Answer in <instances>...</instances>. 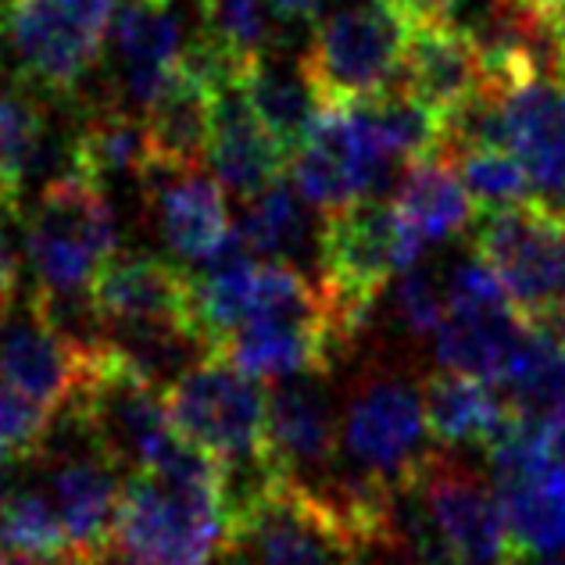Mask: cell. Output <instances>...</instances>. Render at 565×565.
I'll return each mask as SVG.
<instances>
[{
  "mask_svg": "<svg viewBox=\"0 0 565 565\" xmlns=\"http://www.w3.org/2000/svg\"><path fill=\"white\" fill-rule=\"evenodd\" d=\"M86 362H90V354L76 351L65 337H57L29 305L22 316L11 311L0 322V376L33 405H40L51 419L65 415L72 401L79 397Z\"/></svg>",
  "mask_w": 565,
  "mask_h": 565,
  "instance_id": "16",
  "label": "cell"
},
{
  "mask_svg": "<svg viewBox=\"0 0 565 565\" xmlns=\"http://www.w3.org/2000/svg\"><path fill=\"white\" fill-rule=\"evenodd\" d=\"M440 537L462 565H523L512 552L494 487L458 458L437 451L419 480Z\"/></svg>",
  "mask_w": 565,
  "mask_h": 565,
  "instance_id": "12",
  "label": "cell"
},
{
  "mask_svg": "<svg viewBox=\"0 0 565 565\" xmlns=\"http://www.w3.org/2000/svg\"><path fill=\"white\" fill-rule=\"evenodd\" d=\"M301 201V193L279 180L258 201L244 204V218L236 222V233L244 236L258 262H279L294 265V269H301L305 262L319 265V230H311Z\"/></svg>",
  "mask_w": 565,
  "mask_h": 565,
  "instance_id": "28",
  "label": "cell"
},
{
  "mask_svg": "<svg viewBox=\"0 0 565 565\" xmlns=\"http://www.w3.org/2000/svg\"><path fill=\"white\" fill-rule=\"evenodd\" d=\"M537 565H565V555H547V558H537Z\"/></svg>",
  "mask_w": 565,
  "mask_h": 565,
  "instance_id": "42",
  "label": "cell"
},
{
  "mask_svg": "<svg viewBox=\"0 0 565 565\" xmlns=\"http://www.w3.org/2000/svg\"><path fill=\"white\" fill-rule=\"evenodd\" d=\"M175 429L212 455L222 469L269 462L265 451V391L222 354H207L166 394Z\"/></svg>",
  "mask_w": 565,
  "mask_h": 565,
  "instance_id": "8",
  "label": "cell"
},
{
  "mask_svg": "<svg viewBox=\"0 0 565 565\" xmlns=\"http://www.w3.org/2000/svg\"><path fill=\"white\" fill-rule=\"evenodd\" d=\"M369 558H373V565H426L408 544H401V541H391V544L376 547V552L369 555Z\"/></svg>",
  "mask_w": 565,
  "mask_h": 565,
  "instance_id": "37",
  "label": "cell"
},
{
  "mask_svg": "<svg viewBox=\"0 0 565 565\" xmlns=\"http://www.w3.org/2000/svg\"><path fill=\"white\" fill-rule=\"evenodd\" d=\"M108 555V552H104ZM100 555H83V552H65V555H4L0 565H97Z\"/></svg>",
  "mask_w": 565,
  "mask_h": 565,
  "instance_id": "35",
  "label": "cell"
},
{
  "mask_svg": "<svg viewBox=\"0 0 565 565\" xmlns=\"http://www.w3.org/2000/svg\"><path fill=\"white\" fill-rule=\"evenodd\" d=\"M180 22L169 8L129 0L115 14V51H118V97L126 108L147 111L169 90L183 54Z\"/></svg>",
  "mask_w": 565,
  "mask_h": 565,
  "instance_id": "18",
  "label": "cell"
},
{
  "mask_svg": "<svg viewBox=\"0 0 565 565\" xmlns=\"http://www.w3.org/2000/svg\"><path fill=\"white\" fill-rule=\"evenodd\" d=\"M14 297H19V258L11 255L4 233H0V322L14 311Z\"/></svg>",
  "mask_w": 565,
  "mask_h": 565,
  "instance_id": "34",
  "label": "cell"
},
{
  "mask_svg": "<svg viewBox=\"0 0 565 565\" xmlns=\"http://www.w3.org/2000/svg\"><path fill=\"white\" fill-rule=\"evenodd\" d=\"M151 161L175 172H198L207 166L215 129V86L175 65L169 90L143 111Z\"/></svg>",
  "mask_w": 565,
  "mask_h": 565,
  "instance_id": "22",
  "label": "cell"
},
{
  "mask_svg": "<svg viewBox=\"0 0 565 565\" xmlns=\"http://www.w3.org/2000/svg\"><path fill=\"white\" fill-rule=\"evenodd\" d=\"M547 429H552V444H555V451L565 458V405L555 412V419L547 423Z\"/></svg>",
  "mask_w": 565,
  "mask_h": 565,
  "instance_id": "38",
  "label": "cell"
},
{
  "mask_svg": "<svg viewBox=\"0 0 565 565\" xmlns=\"http://www.w3.org/2000/svg\"><path fill=\"white\" fill-rule=\"evenodd\" d=\"M241 86L255 108L258 122L269 129V137L287 151L290 158L308 143L322 118V104L316 90L308 86L301 65H287L276 54H258L244 62Z\"/></svg>",
  "mask_w": 565,
  "mask_h": 565,
  "instance_id": "26",
  "label": "cell"
},
{
  "mask_svg": "<svg viewBox=\"0 0 565 565\" xmlns=\"http://www.w3.org/2000/svg\"><path fill=\"white\" fill-rule=\"evenodd\" d=\"M215 565H258L255 558H250L247 552H241V547H226V552L218 555Z\"/></svg>",
  "mask_w": 565,
  "mask_h": 565,
  "instance_id": "39",
  "label": "cell"
},
{
  "mask_svg": "<svg viewBox=\"0 0 565 565\" xmlns=\"http://www.w3.org/2000/svg\"><path fill=\"white\" fill-rule=\"evenodd\" d=\"M487 458L519 562L558 555L565 547V458L555 451L547 423L509 408Z\"/></svg>",
  "mask_w": 565,
  "mask_h": 565,
  "instance_id": "5",
  "label": "cell"
},
{
  "mask_svg": "<svg viewBox=\"0 0 565 565\" xmlns=\"http://www.w3.org/2000/svg\"><path fill=\"white\" fill-rule=\"evenodd\" d=\"M207 166H212L222 190L233 193L241 204L258 201L290 169V154L258 122L241 76L226 79L215 90V129Z\"/></svg>",
  "mask_w": 565,
  "mask_h": 565,
  "instance_id": "17",
  "label": "cell"
},
{
  "mask_svg": "<svg viewBox=\"0 0 565 565\" xmlns=\"http://www.w3.org/2000/svg\"><path fill=\"white\" fill-rule=\"evenodd\" d=\"M419 258L423 244L405 230L394 204L380 198L354 201L322 215L316 282L348 359L373 326V311L391 276L412 269Z\"/></svg>",
  "mask_w": 565,
  "mask_h": 565,
  "instance_id": "2",
  "label": "cell"
},
{
  "mask_svg": "<svg viewBox=\"0 0 565 565\" xmlns=\"http://www.w3.org/2000/svg\"><path fill=\"white\" fill-rule=\"evenodd\" d=\"M54 423H62L76 437V444L65 440L51 455V472L43 490H47L57 515H62L72 547L83 555H104L115 547V519L126 483L118 480L122 469L108 455H100L72 419H54Z\"/></svg>",
  "mask_w": 565,
  "mask_h": 565,
  "instance_id": "13",
  "label": "cell"
},
{
  "mask_svg": "<svg viewBox=\"0 0 565 565\" xmlns=\"http://www.w3.org/2000/svg\"><path fill=\"white\" fill-rule=\"evenodd\" d=\"M530 322L537 326L541 333L552 337L555 344L565 351V297H562V301H555V305H547L544 311H537V316H533Z\"/></svg>",
  "mask_w": 565,
  "mask_h": 565,
  "instance_id": "36",
  "label": "cell"
},
{
  "mask_svg": "<svg viewBox=\"0 0 565 565\" xmlns=\"http://www.w3.org/2000/svg\"><path fill=\"white\" fill-rule=\"evenodd\" d=\"M265 451L290 483L322 487L340 462V412L322 373L276 380L265 391Z\"/></svg>",
  "mask_w": 565,
  "mask_h": 565,
  "instance_id": "11",
  "label": "cell"
},
{
  "mask_svg": "<svg viewBox=\"0 0 565 565\" xmlns=\"http://www.w3.org/2000/svg\"><path fill=\"white\" fill-rule=\"evenodd\" d=\"M509 147L537 198L565 212V79H537L504 97Z\"/></svg>",
  "mask_w": 565,
  "mask_h": 565,
  "instance_id": "20",
  "label": "cell"
},
{
  "mask_svg": "<svg viewBox=\"0 0 565 565\" xmlns=\"http://www.w3.org/2000/svg\"><path fill=\"white\" fill-rule=\"evenodd\" d=\"M359 115L397 166H412V161L440 154L444 118L429 111L423 100H415L405 86H394L383 97L359 104Z\"/></svg>",
  "mask_w": 565,
  "mask_h": 565,
  "instance_id": "30",
  "label": "cell"
},
{
  "mask_svg": "<svg viewBox=\"0 0 565 565\" xmlns=\"http://www.w3.org/2000/svg\"><path fill=\"white\" fill-rule=\"evenodd\" d=\"M526 337L530 319L515 305H455L434 333V359L440 369L498 386Z\"/></svg>",
  "mask_w": 565,
  "mask_h": 565,
  "instance_id": "19",
  "label": "cell"
},
{
  "mask_svg": "<svg viewBox=\"0 0 565 565\" xmlns=\"http://www.w3.org/2000/svg\"><path fill=\"white\" fill-rule=\"evenodd\" d=\"M230 547L226 469L186 437L122 483L115 552L140 565H212Z\"/></svg>",
  "mask_w": 565,
  "mask_h": 565,
  "instance_id": "1",
  "label": "cell"
},
{
  "mask_svg": "<svg viewBox=\"0 0 565 565\" xmlns=\"http://www.w3.org/2000/svg\"><path fill=\"white\" fill-rule=\"evenodd\" d=\"M57 151H72V140H54L43 100L29 90H0V207L4 215H22L25 183L33 175L51 172L57 158H65L72 172V154Z\"/></svg>",
  "mask_w": 565,
  "mask_h": 565,
  "instance_id": "23",
  "label": "cell"
},
{
  "mask_svg": "<svg viewBox=\"0 0 565 565\" xmlns=\"http://www.w3.org/2000/svg\"><path fill=\"white\" fill-rule=\"evenodd\" d=\"M4 462H8V451L0 448V472H4Z\"/></svg>",
  "mask_w": 565,
  "mask_h": 565,
  "instance_id": "43",
  "label": "cell"
},
{
  "mask_svg": "<svg viewBox=\"0 0 565 565\" xmlns=\"http://www.w3.org/2000/svg\"><path fill=\"white\" fill-rule=\"evenodd\" d=\"M147 4H158V8H175V4H186V0H147ZM198 4L204 8V0H198Z\"/></svg>",
  "mask_w": 565,
  "mask_h": 565,
  "instance_id": "41",
  "label": "cell"
},
{
  "mask_svg": "<svg viewBox=\"0 0 565 565\" xmlns=\"http://www.w3.org/2000/svg\"><path fill=\"white\" fill-rule=\"evenodd\" d=\"M394 169L397 161L376 143L359 108L322 111L316 132L290 158L294 190L319 215L340 212L365 198H380L394 183Z\"/></svg>",
  "mask_w": 565,
  "mask_h": 565,
  "instance_id": "10",
  "label": "cell"
},
{
  "mask_svg": "<svg viewBox=\"0 0 565 565\" xmlns=\"http://www.w3.org/2000/svg\"><path fill=\"white\" fill-rule=\"evenodd\" d=\"M423 383L397 365L373 359L348 383L340 405V469L383 490L419 487L429 458Z\"/></svg>",
  "mask_w": 565,
  "mask_h": 565,
  "instance_id": "3",
  "label": "cell"
},
{
  "mask_svg": "<svg viewBox=\"0 0 565 565\" xmlns=\"http://www.w3.org/2000/svg\"><path fill=\"white\" fill-rule=\"evenodd\" d=\"M448 161L462 175V183L480 212L483 207L523 204L537 198V186H533L526 166L512 151H466Z\"/></svg>",
  "mask_w": 565,
  "mask_h": 565,
  "instance_id": "32",
  "label": "cell"
},
{
  "mask_svg": "<svg viewBox=\"0 0 565 565\" xmlns=\"http://www.w3.org/2000/svg\"><path fill=\"white\" fill-rule=\"evenodd\" d=\"M230 547L258 565H365L369 558L359 530L326 490L282 476L230 519Z\"/></svg>",
  "mask_w": 565,
  "mask_h": 565,
  "instance_id": "6",
  "label": "cell"
},
{
  "mask_svg": "<svg viewBox=\"0 0 565 565\" xmlns=\"http://www.w3.org/2000/svg\"><path fill=\"white\" fill-rule=\"evenodd\" d=\"M137 186L143 193L147 215L154 218L158 236L183 265H204L230 241L233 218L226 190L204 169L175 172L158 166V161H147Z\"/></svg>",
  "mask_w": 565,
  "mask_h": 565,
  "instance_id": "14",
  "label": "cell"
},
{
  "mask_svg": "<svg viewBox=\"0 0 565 565\" xmlns=\"http://www.w3.org/2000/svg\"><path fill=\"white\" fill-rule=\"evenodd\" d=\"M394 212L405 222V230L426 244H440L448 236H458L469 230L480 207H476L472 193L466 190L462 175L448 158H423L401 169V180L394 190Z\"/></svg>",
  "mask_w": 565,
  "mask_h": 565,
  "instance_id": "24",
  "label": "cell"
},
{
  "mask_svg": "<svg viewBox=\"0 0 565 565\" xmlns=\"http://www.w3.org/2000/svg\"><path fill=\"white\" fill-rule=\"evenodd\" d=\"M0 215H4V207H0Z\"/></svg>",
  "mask_w": 565,
  "mask_h": 565,
  "instance_id": "44",
  "label": "cell"
},
{
  "mask_svg": "<svg viewBox=\"0 0 565 565\" xmlns=\"http://www.w3.org/2000/svg\"><path fill=\"white\" fill-rule=\"evenodd\" d=\"M472 255H480L533 319L565 297V212L541 198L483 207L472 222Z\"/></svg>",
  "mask_w": 565,
  "mask_h": 565,
  "instance_id": "9",
  "label": "cell"
},
{
  "mask_svg": "<svg viewBox=\"0 0 565 565\" xmlns=\"http://www.w3.org/2000/svg\"><path fill=\"white\" fill-rule=\"evenodd\" d=\"M483 79L480 51L466 29L455 22H429L412 33L397 86H405L429 111L448 118L458 104L480 90Z\"/></svg>",
  "mask_w": 565,
  "mask_h": 565,
  "instance_id": "21",
  "label": "cell"
},
{
  "mask_svg": "<svg viewBox=\"0 0 565 565\" xmlns=\"http://www.w3.org/2000/svg\"><path fill=\"white\" fill-rule=\"evenodd\" d=\"M97 565H140V562H132V558H126V555H118L115 547H111L108 555H100V562H97Z\"/></svg>",
  "mask_w": 565,
  "mask_h": 565,
  "instance_id": "40",
  "label": "cell"
},
{
  "mask_svg": "<svg viewBox=\"0 0 565 565\" xmlns=\"http://www.w3.org/2000/svg\"><path fill=\"white\" fill-rule=\"evenodd\" d=\"M448 316V279L437 269L415 262L412 269L401 273L394 297H391V319L394 330L408 340H423L437 333V326Z\"/></svg>",
  "mask_w": 565,
  "mask_h": 565,
  "instance_id": "33",
  "label": "cell"
},
{
  "mask_svg": "<svg viewBox=\"0 0 565 565\" xmlns=\"http://www.w3.org/2000/svg\"><path fill=\"white\" fill-rule=\"evenodd\" d=\"M151 161L147 122L122 100L83 104V126L72 137V172L97 186L115 180H137Z\"/></svg>",
  "mask_w": 565,
  "mask_h": 565,
  "instance_id": "25",
  "label": "cell"
},
{
  "mask_svg": "<svg viewBox=\"0 0 565 565\" xmlns=\"http://www.w3.org/2000/svg\"><path fill=\"white\" fill-rule=\"evenodd\" d=\"M415 25L394 0H340L322 14L301 72L326 111H348L394 90Z\"/></svg>",
  "mask_w": 565,
  "mask_h": 565,
  "instance_id": "4",
  "label": "cell"
},
{
  "mask_svg": "<svg viewBox=\"0 0 565 565\" xmlns=\"http://www.w3.org/2000/svg\"><path fill=\"white\" fill-rule=\"evenodd\" d=\"M118 250V222L104 186L65 172L25 215V258L36 287L83 290Z\"/></svg>",
  "mask_w": 565,
  "mask_h": 565,
  "instance_id": "7",
  "label": "cell"
},
{
  "mask_svg": "<svg viewBox=\"0 0 565 565\" xmlns=\"http://www.w3.org/2000/svg\"><path fill=\"white\" fill-rule=\"evenodd\" d=\"M0 547L11 555H65L76 552L62 515L43 487L8 490L0 498Z\"/></svg>",
  "mask_w": 565,
  "mask_h": 565,
  "instance_id": "31",
  "label": "cell"
},
{
  "mask_svg": "<svg viewBox=\"0 0 565 565\" xmlns=\"http://www.w3.org/2000/svg\"><path fill=\"white\" fill-rule=\"evenodd\" d=\"M423 408L429 437L440 448H490L509 419V405L494 386L451 369H437L423 380Z\"/></svg>",
  "mask_w": 565,
  "mask_h": 565,
  "instance_id": "27",
  "label": "cell"
},
{
  "mask_svg": "<svg viewBox=\"0 0 565 565\" xmlns=\"http://www.w3.org/2000/svg\"><path fill=\"white\" fill-rule=\"evenodd\" d=\"M498 391L512 412L552 423L555 412L565 405V351L530 322V337L523 340Z\"/></svg>",
  "mask_w": 565,
  "mask_h": 565,
  "instance_id": "29",
  "label": "cell"
},
{
  "mask_svg": "<svg viewBox=\"0 0 565 565\" xmlns=\"http://www.w3.org/2000/svg\"><path fill=\"white\" fill-rule=\"evenodd\" d=\"M90 290L108 326L183 322L201 333L193 273L151 250H115L100 265Z\"/></svg>",
  "mask_w": 565,
  "mask_h": 565,
  "instance_id": "15",
  "label": "cell"
}]
</instances>
